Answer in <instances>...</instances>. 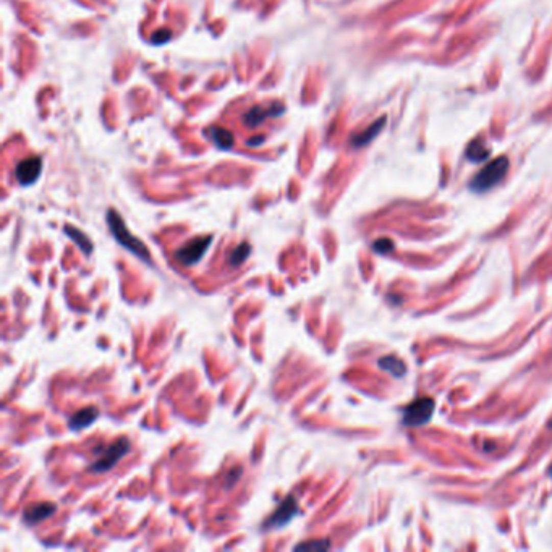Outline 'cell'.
<instances>
[{"instance_id": "1", "label": "cell", "mask_w": 552, "mask_h": 552, "mask_svg": "<svg viewBox=\"0 0 552 552\" xmlns=\"http://www.w3.org/2000/svg\"><path fill=\"white\" fill-rule=\"evenodd\" d=\"M107 224H109V228H110L112 235L115 236V240L123 246V248L131 251V253L135 254L136 258H139L141 261H145V262H148V264L152 262L148 248H146L145 245H142V242H139L136 236L128 230L125 222H123L122 215H120L117 211L110 209V211L107 212Z\"/></svg>"}, {"instance_id": "2", "label": "cell", "mask_w": 552, "mask_h": 552, "mask_svg": "<svg viewBox=\"0 0 552 552\" xmlns=\"http://www.w3.org/2000/svg\"><path fill=\"white\" fill-rule=\"evenodd\" d=\"M510 162L506 156L492 159L491 162H488L484 165L479 172L473 177V180L470 182V188L476 193H484L489 191L491 188H494L497 183H500L503 177L509 172Z\"/></svg>"}, {"instance_id": "3", "label": "cell", "mask_w": 552, "mask_h": 552, "mask_svg": "<svg viewBox=\"0 0 552 552\" xmlns=\"http://www.w3.org/2000/svg\"><path fill=\"white\" fill-rule=\"evenodd\" d=\"M130 452V442L127 437H120L115 442H112L106 450L102 452L101 459L91 466L92 473H106L115 466L120 459H123Z\"/></svg>"}, {"instance_id": "4", "label": "cell", "mask_w": 552, "mask_h": 552, "mask_svg": "<svg viewBox=\"0 0 552 552\" xmlns=\"http://www.w3.org/2000/svg\"><path fill=\"white\" fill-rule=\"evenodd\" d=\"M434 400L429 397L418 398L403 410V424L406 426H421L433 418Z\"/></svg>"}, {"instance_id": "5", "label": "cell", "mask_w": 552, "mask_h": 552, "mask_svg": "<svg viewBox=\"0 0 552 552\" xmlns=\"http://www.w3.org/2000/svg\"><path fill=\"white\" fill-rule=\"evenodd\" d=\"M211 242H212V236H199V238L188 242L180 250H177V253H175L177 261L182 262L183 266H186V268H188V266H193V264L199 262L203 259L204 253L207 251Z\"/></svg>"}, {"instance_id": "6", "label": "cell", "mask_w": 552, "mask_h": 552, "mask_svg": "<svg viewBox=\"0 0 552 552\" xmlns=\"http://www.w3.org/2000/svg\"><path fill=\"white\" fill-rule=\"evenodd\" d=\"M298 515V503L293 496H289L280 502V506L274 510L272 515L266 520L264 528L266 530H280L287 523H290L295 517Z\"/></svg>"}, {"instance_id": "7", "label": "cell", "mask_w": 552, "mask_h": 552, "mask_svg": "<svg viewBox=\"0 0 552 552\" xmlns=\"http://www.w3.org/2000/svg\"><path fill=\"white\" fill-rule=\"evenodd\" d=\"M42 159L41 157H30L21 160L15 169V177L21 185H33L41 175Z\"/></svg>"}, {"instance_id": "8", "label": "cell", "mask_w": 552, "mask_h": 552, "mask_svg": "<svg viewBox=\"0 0 552 552\" xmlns=\"http://www.w3.org/2000/svg\"><path fill=\"white\" fill-rule=\"evenodd\" d=\"M282 112H283V107H282V106L271 107V109H264V107L258 106V107H253V109L248 110V113L245 115L243 122H245L246 127L254 128V127H259L266 118L277 117V115H280Z\"/></svg>"}, {"instance_id": "9", "label": "cell", "mask_w": 552, "mask_h": 552, "mask_svg": "<svg viewBox=\"0 0 552 552\" xmlns=\"http://www.w3.org/2000/svg\"><path fill=\"white\" fill-rule=\"evenodd\" d=\"M99 418V410L98 408H83V410L76 412L73 416L68 418V427L73 431H81L84 427L91 426L94 421Z\"/></svg>"}, {"instance_id": "10", "label": "cell", "mask_w": 552, "mask_h": 552, "mask_svg": "<svg viewBox=\"0 0 552 552\" xmlns=\"http://www.w3.org/2000/svg\"><path fill=\"white\" fill-rule=\"evenodd\" d=\"M55 510H57L55 503H51V502L36 503V506L25 510V521L28 525H36V523L49 518Z\"/></svg>"}, {"instance_id": "11", "label": "cell", "mask_w": 552, "mask_h": 552, "mask_svg": "<svg viewBox=\"0 0 552 552\" xmlns=\"http://www.w3.org/2000/svg\"><path fill=\"white\" fill-rule=\"evenodd\" d=\"M384 125H386V117H380L369 128H366L363 133H359V135L351 138V146H353V148H363V146L369 145V142L379 135L380 130L384 128Z\"/></svg>"}, {"instance_id": "12", "label": "cell", "mask_w": 552, "mask_h": 552, "mask_svg": "<svg viewBox=\"0 0 552 552\" xmlns=\"http://www.w3.org/2000/svg\"><path fill=\"white\" fill-rule=\"evenodd\" d=\"M379 366L382 368L384 371H387V373L394 374L397 377H402L405 374L406 371V366L405 363L397 356H384L379 359Z\"/></svg>"}, {"instance_id": "13", "label": "cell", "mask_w": 552, "mask_h": 552, "mask_svg": "<svg viewBox=\"0 0 552 552\" xmlns=\"http://www.w3.org/2000/svg\"><path fill=\"white\" fill-rule=\"evenodd\" d=\"M63 230H65V233L68 235L70 238H71L76 245L80 246V250H81L84 254H89V253H91V250H92V243H91V240H89L88 236L84 235L81 230H78V228H73V227H70V225H66V227L63 228Z\"/></svg>"}, {"instance_id": "14", "label": "cell", "mask_w": 552, "mask_h": 552, "mask_svg": "<svg viewBox=\"0 0 552 552\" xmlns=\"http://www.w3.org/2000/svg\"><path fill=\"white\" fill-rule=\"evenodd\" d=\"M209 136L215 142V146L221 149H230L233 146V135L224 128H215V127L211 128L209 130Z\"/></svg>"}, {"instance_id": "15", "label": "cell", "mask_w": 552, "mask_h": 552, "mask_svg": "<svg viewBox=\"0 0 552 552\" xmlns=\"http://www.w3.org/2000/svg\"><path fill=\"white\" fill-rule=\"evenodd\" d=\"M250 253H251V245L250 243H242V245L236 246V248L230 254V259H228L230 268H238V266H242L246 259H248Z\"/></svg>"}, {"instance_id": "16", "label": "cell", "mask_w": 552, "mask_h": 552, "mask_svg": "<svg viewBox=\"0 0 552 552\" xmlns=\"http://www.w3.org/2000/svg\"><path fill=\"white\" fill-rule=\"evenodd\" d=\"M330 547V542L327 539H314V541H306L301 542V544L295 546V550H326Z\"/></svg>"}, {"instance_id": "17", "label": "cell", "mask_w": 552, "mask_h": 552, "mask_svg": "<svg viewBox=\"0 0 552 552\" xmlns=\"http://www.w3.org/2000/svg\"><path fill=\"white\" fill-rule=\"evenodd\" d=\"M466 156H468L474 162H479V160H484L489 156V151L486 148H483L479 142H471L468 151H466Z\"/></svg>"}, {"instance_id": "18", "label": "cell", "mask_w": 552, "mask_h": 552, "mask_svg": "<svg viewBox=\"0 0 552 552\" xmlns=\"http://www.w3.org/2000/svg\"><path fill=\"white\" fill-rule=\"evenodd\" d=\"M170 37H172V33H170L169 30H160V31L152 34L151 41L154 44H164V42H167L170 39Z\"/></svg>"}, {"instance_id": "19", "label": "cell", "mask_w": 552, "mask_h": 552, "mask_svg": "<svg viewBox=\"0 0 552 552\" xmlns=\"http://www.w3.org/2000/svg\"><path fill=\"white\" fill-rule=\"evenodd\" d=\"M373 248L377 251V253H389L390 250H392L394 248V245H392V242H390V240H377L376 243H374V246H373Z\"/></svg>"}, {"instance_id": "20", "label": "cell", "mask_w": 552, "mask_h": 552, "mask_svg": "<svg viewBox=\"0 0 552 552\" xmlns=\"http://www.w3.org/2000/svg\"><path fill=\"white\" fill-rule=\"evenodd\" d=\"M264 141V136H254L251 139H248V146H258Z\"/></svg>"}, {"instance_id": "21", "label": "cell", "mask_w": 552, "mask_h": 552, "mask_svg": "<svg viewBox=\"0 0 552 552\" xmlns=\"http://www.w3.org/2000/svg\"><path fill=\"white\" fill-rule=\"evenodd\" d=\"M549 473H550V476H552V466H550V470H549Z\"/></svg>"}]
</instances>
